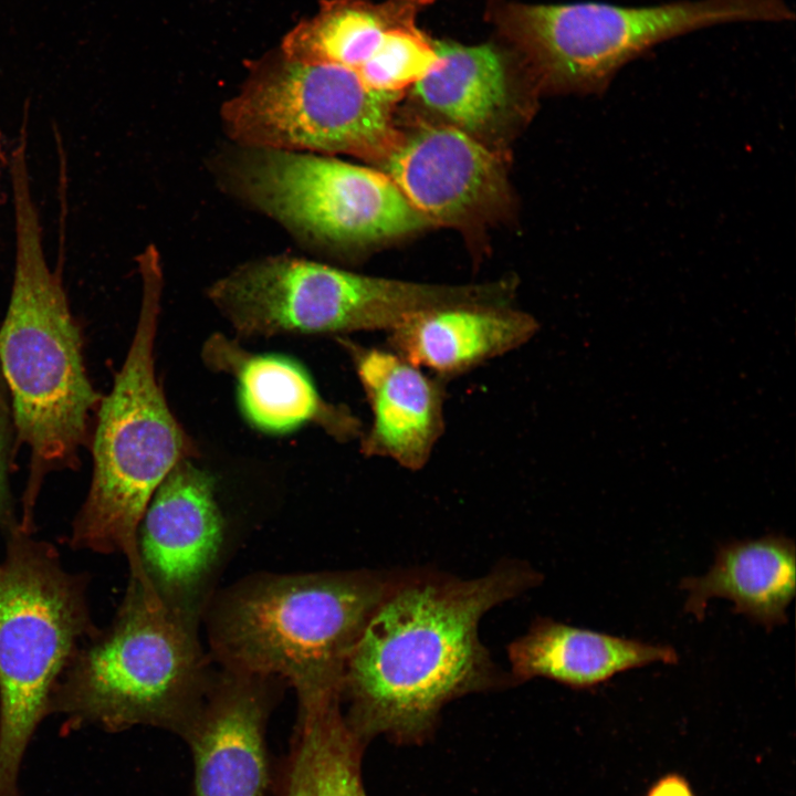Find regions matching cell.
<instances>
[{
	"label": "cell",
	"instance_id": "14",
	"mask_svg": "<svg viewBox=\"0 0 796 796\" xmlns=\"http://www.w3.org/2000/svg\"><path fill=\"white\" fill-rule=\"evenodd\" d=\"M354 365L371 412L359 451L418 471L428 463L444 431V380L391 349L365 347L337 337Z\"/></svg>",
	"mask_w": 796,
	"mask_h": 796
},
{
	"label": "cell",
	"instance_id": "19",
	"mask_svg": "<svg viewBox=\"0 0 796 796\" xmlns=\"http://www.w3.org/2000/svg\"><path fill=\"white\" fill-rule=\"evenodd\" d=\"M430 0H327L317 13L300 22L283 39L280 51L310 63H329L358 76L376 62L396 35L416 23Z\"/></svg>",
	"mask_w": 796,
	"mask_h": 796
},
{
	"label": "cell",
	"instance_id": "7",
	"mask_svg": "<svg viewBox=\"0 0 796 796\" xmlns=\"http://www.w3.org/2000/svg\"><path fill=\"white\" fill-rule=\"evenodd\" d=\"M30 534L11 528L0 559V796H19L25 748L80 638L92 631L84 582Z\"/></svg>",
	"mask_w": 796,
	"mask_h": 796
},
{
	"label": "cell",
	"instance_id": "1",
	"mask_svg": "<svg viewBox=\"0 0 796 796\" xmlns=\"http://www.w3.org/2000/svg\"><path fill=\"white\" fill-rule=\"evenodd\" d=\"M541 580L513 559L470 579L399 572L345 667L342 699L353 732L360 741L377 733L417 737L449 701L513 682L481 642L479 624Z\"/></svg>",
	"mask_w": 796,
	"mask_h": 796
},
{
	"label": "cell",
	"instance_id": "2",
	"mask_svg": "<svg viewBox=\"0 0 796 796\" xmlns=\"http://www.w3.org/2000/svg\"><path fill=\"white\" fill-rule=\"evenodd\" d=\"M398 573L247 576L203 612L210 654L221 669L282 680L297 703L342 698L347 660Z\"/></svg>",
	"mask_w": 796,
	"mask_h": 796
},
{
	"label": "cell",
	"instance_id": "13",
	"mask_svg": "<svg viewBox=\"0 0 796 796\" xmlns=\"http://www.w3.org/2000/svg\"><path fill=\"white\" fill-rule=\"evenodd\" d=\"M385 172L428 222H455L503 193L495 154L451 124L425 125L386 155Z\"/></svg>",
	"mask_w": 796,
	"mask_h": 796
},
{
	"label": "cell",
	"instance_id": "18",
	"mask_svg": "<svg viewBox=\"0 0 796 796\" xmlns=\"http://www.w3.org/2000/svg\"><path fill=\"white\" fill-rule=\"evenodd\" d=\"M795 586V543L781 534L720 545L710 570L680 585L688 594L684 609L698 620L704 618L709 600L721 597L734 604L735 614L768 631L787 622Z\"/></svg>",
	"mask_w": 796,
	"mask_h": 796
},
{
	"label": "cell",
	"instance_id": "16",
	"mask_svg": "<svg viewBox=\"0 0 796 796\" xmlns=\"http://www.w3.org/2000/svg\"><path fill=\"white\" fill-rule=\"evenodd\" d=\"M540 331L506 303H455L418 311L387 332L392 352L442 380L514 350Z\"/></svg>",
	"mask_w": 796,
	"mask_h": 796
},
{
	"label": "cell",
	"instance_id": "9",
	"mask_svg": "<svg viewBox=\"0 0 796 796\" xmlns=\"http://www.w3.org/2000/svg\"><path fill=\"white\" fill-rule=\"evenodd\" d=\"M392 101L349 69L277 51L252 64L221 119L241 147L379 157L396 144Z\"/></svg>",
	"mask_w": 796,
	"mask_h": 796
},
{
	"label": "cell",
	"instance_id": "8",
	"mask_svg": "<svg viewBox=\"0 0 796 796\" xmlns=\"http://www.w3.org/2000/svg\"><path fill=\"white\" fill-rule=\"evenodd\" d=\"M488 285H439L359 274L276 255L221 276L208 297L238 338L385 331L429 307L484 302Z\"/></svg>",
	"mask_w": 796,
	"mask_h": 796
},
{
	"label": "cell",
	"instance_id": "22",
	"mask_svg": "<svg viewBox=\"0 0 796 796\" xmlns=\"http://www.w3.org/2000/svg\"><path fill=\"white\" fill-rule=\"evenodd\" d=\"M647 796H695L688 781L678 774H668L658 779Z\"/></svg>",
	"mask_w": 796,
	"mask_h": 796
},
{
	"label": "cell",
	"instance_id": "10",
	"mask_svg": "<svg viewBox=\"0 0 796 796\" xmlns=\"http://www.w3.org/2000/svg\"><path fill=\"white\" fill-rule=\"evenodd\" d=\"M232 188L298 238L356 248L428 226L385 171L318 154L241 147Z\"/></svg>",
	"mask_w": 796,
	"mask_h": 796
},
{
	"label": "cell",
	"instance_id": "20",
	"mask_svg": "<svg viewBox=\"0 0 796 796\" xmlns=\"http://www.w3.org/2000/svg\"><path fill=\"white\" fill-rule=\"evenodd\" d=\"M362 741L333 700L297 706L276 796H365L359 773Z\"/></svg>",
	"mask_w": 796,
	"mask_h": 796
},
{
	"label": "cell",
	"instance_id": "15",
	"mask_svg": "<svg viewBox=\"0 0 796 796\" xmlns=\"http://www.w3.org/2000/svg\"><path fill=\"white\" fill-rule=\"evenodd\" d=\"M201 357L210 370L235 379L241 410L258 429L280 433L310 423L338 442L364 433L352 410L323 398L307 373L290 358L251 353L222 333L206 339Z\"/></svg>",
	"mask_w": 796,
	"mask_h": 796
},
{
	"label": "cell",
	"instance_id": "21",
	"mask_svg": "<svg viewBox=\"0 0 796 796\" xmlns=\"http://www.w3.org/2000/svg\"><path fill=\"white\" fill-rule=\"evenodd\" d=\"M437 60L412 86L423 105L465 132L484 128L505 108L509 77L490 44L436 42Z\"/></svg>",
	"mask_w": 796,
	"mask_h": 796
},
{
	"label": "cell",
	"instance_id": "12",
	"mask_svg": "<svg viewBox=\"0 0 796 796\" xmlns=\"http://www.w3.org/2000/svg\"><path fill=\"white\" fill-rule=\"evenodd\" d=\"M277 681L224 669L213 673L181 736L191 754L193 796H265L271 782L266 727Z\"/></svg>",
	"mask_w": 796,
	"mask_h": 796
},
{
	"label": "cell",
	"instance_id": "5",
	"mask_svg": "<svg viewBox=\"0 0 796 796\" xmlns=\"http://www.w3.org/2000/svg\"><path fill=\"white\" fill-rule=\"evenodd\" d=\"M198 628L130 577L112 625L76 650L59 678L50 712L72 726L119 732L146 725L181 737L213 677Z\"/></svg>",
	"mask_w": 796,
	"mask_h": 796
},
{
	"label": "cell",
	"instance_id": "23",
	"mask_svg": "<svg viewBox=\"0 0 796 796\" xmlns=\"http://www.w3.org/2000/svg\"><path fill=\"white\" fill-rule=\"evenodd\" d=\"M7 418L0 399V517L6 502Z\"/></svg>",
	"mask_w": 796,
	"mask_h": 796
},
{
	"label": "cell",
	"instance_id": "3",
	"mask_svg": "<svg viewBox=\"0 0 796 796\" xmlns=\"http://www.w3.org/2000/svg\"><path fill=\"white\" fill-rule=\"evenodd\" d=\"M15 232L14 273L0 327V363L21 442L31 451V473L20 526L31 531L44 473L70 461L100 400L86 376L77 325L63 283L46 261L27 150L9 157Z\"/></svg>",
	"mask_w": 796,
	"mask_h": 796
},
{
	"label": "cell",
	"instance_id": "24",
	"mask_svg": "<svg viewBox=\"0 0 796 796\" xmlns=\"http://www.w3.org/2000/svg\"><path fill=\"white\" fill-rule=\"evenodd\" d=\"M6 165H8V158L4 153V148L2 145V140H1V134H0V178H1V174H2V170Z\"/></svg>",
	"mask_w": 796,
	"mask_h": 796
},
{
	"label": "cell",
	"instance_id": "11",
	"mask_svg": "<svg viewBox=\"0 0 796 796\" xmlns=\"http://www.w3.org/2000/svg\"><path fill=\"white\" fill-rule=\"evenodd\" d=\"M213 479L185 459L155 491L137 532L147 583L170 610L200 624L227 540Z\"/></svg>",
	"mask_w": 796,
	"mask_h": 796
},
{
	"label": "cell",
	"instance_id": "17",
	"mask_svg": "<svg viewBox=\"0 0 796 796\" xmlns=\"http://www.w3.org/2000/svg\"><path fill=\"white\" fill-rule=\"evenodd\" d=\"M510 677L523 682L547 678L577 690L593 689L618 673L661 662L675 664L669 646L537 618L507 648Z\"/></svg>",
	"mask_w": 796,
	"mask_h": 796
},
{
	"label": "cell",
	"instance_id": "4",
	"mask_svg": "<svg viewBox=\"0 0 796 796\" xmlns=\"http://www.w3.org/2000/svg\"><path fill=\"white\" fill-rule=\"evenodd\" d=\"M142 303L135 333L112 390L100 402L93 476L70 537L75 548L123 553L143 576L137 532L155 491L198 449L171 412L156 377L154 348L163 272L154 247L138 256Z\"/></svg>",
	"mask_w": 796,
	"mask_h": 796
},
{
	"label": "cell",
	"instance_id": "6",
	"mask_svg": "<svg viewBox=\"0 0 796 796\" xmlns=\"http://www.w3.org/2000/svg\"><path fill=\"white\" fill-rule=\"evenodd\" d=\"M494 19L541 80L558 91L600 94L628 63L675 38L740 22L795 19L786 0H677L651 6L598 1L505 3Z\"/></svg>",
	"mask_w": 796,
	"mask_h": 796
}]
</instances>
